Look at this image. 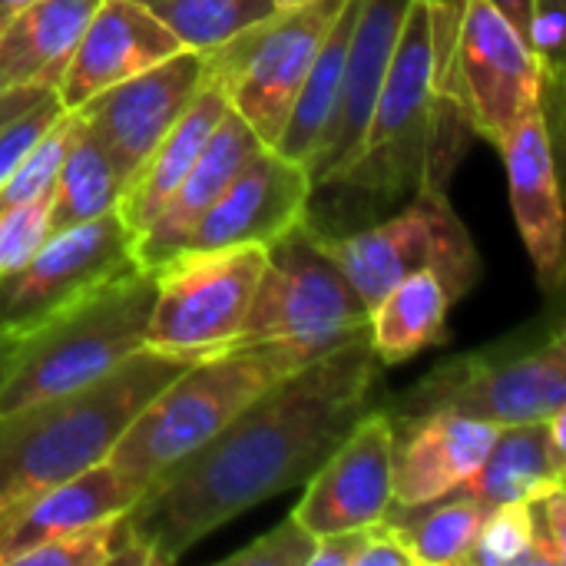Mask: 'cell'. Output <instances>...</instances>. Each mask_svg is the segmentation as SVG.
<instances>
[{
    "label": "cell",
    "mask_w": 566,
    "mask_h": 566,
    "mask_svg": "<svg viewBox=\"0 0 566 566\" xmlns=\"http://www.w3.org/2000/svg\"><path fill=\"white\" fill-rule=\"evenodd\" d=\"M315 551V534H308L302 527V521L295 514H289L279 527H272L269 534L255 537L249 547L235 551L226 557V564L232 566H308Z\"/></svg>",
    "instance_id": "35"
},
{
    "label": "cell",
    "mask_w": 566,
    "mask_h": 566,
    "mask_svg": "<svg viewBox=\"0 0 566 566\" xmlns=\"http://www.w3.org/2000/svg\"><path fill=\"white\" fill-rule=\"evenodd\" d=\"M497 153L504 156L514 222L537 269V282L547 295H554L564 282V202L547 113L537 109L521 119Z\"/></svg>",
    "instance_id": "19"
},
{
    "label": "cell",
    "mask_w": 566,
    "mask_h": 566,
    "mask_svg": "<svg viewBox=\"0 0 566 566\" xmlns=\"http://www.w3.org/2000/svg\"><path fill=\"white\" fill-rule=\"evenodd\" d=\"M342 7L345 0H308L292 10H275L206 53V83L226 96L229 109L262 146H275L302 80Z\"/></svg>",
    "instance_id": "9"
},
{
    "label": "cell",
    "mask_w": 566,
    "mask_h": 566,
    "mask_svg": "<svg viewBox=\"0 0 566 566\" xmlns=\"http://www.w3.org/2000/svg\"><path fill=\"white\" fill-rule=\"evenodd\" d=\"M136 3H143V7H153V3H159V0H136Z\"/></svg>",
    "instance_id": "43"
},
{
    "label": "cell",
    "mask_w": 566,
    "mask_h": 566,
    "mask_svg": "<svg viewBox=\"0 0 566 566\" xmlns=\"http://www.w3.org/2000/svg\"><path fill=\"white\" fill-rule=\"evenodd\" d=\"M315 358H322V352L285 338L232 345L206 355L129 421L106 461L133 484L146 488L169 464L216 438L272 385Z\"/></svg>",
    "instance_id": "4"
},
{
    "label": "cell",
    "mask_w": 566,
    "mask_h": 566,
    "mask_svg": "<svg viewBox=\"0 0 566 566\" xmlns=\"http://www.w3.org/2000/svg\"><path fill=\"white\" fill-rule=\"evenodd\" d=\"M136 269L143 265L133 255V232L116 209L50 232L17 272L0 279V338L20 342L43 322Z\"/></svg>",
    "instance_id": "12"
},
{
    "label": "cell",
    "mask_w": 566,
    "mask_h": 566,
    "mask_svg": "<svg viewBox=\"0 0 566 566\" xmlns=\"http://www.w3.org/2000/svg\"><path fill=\"white\" fill-rule=\"evenodd\" d=\"M103 0H33L0 30V90H56Z\"/></svg>",
    "instance_id": "22"
},
{
    "label": "cell",
    "mask_w": 566,
    "mask_h": 566,
    "mask_svg": "<svg viewBox=\"0 0 566 566\" xmlns=\"http://www.w3.org/2000/svg\"><path fill=\"white\" fill-rule=\"evenodd\" d=\"M179 50L182 43L176 33L149 7L136 0H103L56 83V96L63 109H76L90 96L169 60Z\"/></svg>",
    "instance_id": "17"
},
{
    "label": "cell",
    "mask_w": 566,
    "mask_h": 566,
    "mask_svg": "<svg viewBox=\"0 0 566 566\" xmlns=\"http://www.w3.org/2000/svg\"><path fill=\"white\" fill-rule=\"evenodd\" d=\"M521 33L527 30V20H531V10H534V0H491Z\"/></svg>",
    "instance_id": "38"
},
{
    "label": "cell",
    "mask_w": 566,
    "mask_h": 566,
    "mask_svg": "<svg viewBox=\"0 0 566 566\" xmlns=\"http://www.w3.org/2000/svg\"><path fill=\"white\" fill-rule=\"evenodd\" d=\"M441 86L461 106L474 136L501 146L521 119L544 109L547 83L524 33L491 3L461 0Z\"/></svg>",
    "instance_id": "11"
},
{
    "label": "cell",
    "mask_w": 566,
    "mask_h": 566,
    "mask_svg": "<svg viewBox=\"0 0 566 566\" xmlns=\"http://www.w3.org/2000/svg\"><path fill=\"white\" fill-rule=\"evenodd\" d=\"M365 332L368 305L325 252L312 219L265 245V269L235 345L285 338L328 355Z\"/></svg>",
    "instance_id": "6"
},
{
    "label": "cell",
    "mask_w": 566,
    "mask_h": 566,
    "mask_svg": "<svg viewBox=\"0 0 566 566\" xmlns=\"http://www.w3.org/2000/svg\"><path fill=\"white\" fill-rule=\"evenodd\" d=\"M119 196H123V179L116 166L109 163L99 139L76 116L70 146L50 186V232L113 212Z\"/></svg>",
    "instance_id": "27"
},
{
    "label": "cell",
    "mask_w": 566,
    "mask_h": 566,
    "mask_svg": "<svg viewBox=\"0 0 566 566\" xmlns=\"http://www.w3.org/2000/svg\"><path fill=\"white\" fill-rule=\"evenodd\" d=\"M50 235V192L0 216V279L17 272Z\"/></svg>",
    "instance_id": "33"
},
{
    "label": "cell",
    "mask_w": 566,
    "mask_h": 566,
    "mask_svg": "<svg viewBox=\"0 0 566 566\" xmlns=\"http://www.w3.org/2000/svg\"><path fill=\"white\" fill-rule=\"evenodd\" d=\"M451 295L431 272H415L395 282L371 308H368V342L385 368L405 365L424 348L444 345Z\"/></svg>",
    "instance_id": "25"
},
{
    "label": "cell",
    "mask_w": 566,
    "mask_h": 566,
    "mask_svg": "<svg viewBox=\"0 0 566 566\" xmlns=\"http://www.w3.org/2000/svg\"><path fill=\"white\" fill-rule=\"evenodd\" d=\"M368 332L285 375L216 438L153 478L123 514L146 566L182 560L222 524L302 488L381 391Z\"/></svg>",
    "instance_id": "1"
},
{
    "label": "cell",
    "mask_w": 566,
    "mask_h": 566,
    "mask_svg": "<svg viewBox=\"0 0 566 566\" xmlns=\"http://www.w3.org/2000/svg\"><path fill=\"white\" fill-rule=\"evenodd\" d=\"M391 504L415 507L458 491L488 458L497 424L461 415L391 418Z\"/></svg>",
    "instance_id": "18"
},
{
    "label": "cell",
    "mask_w": 566,
    "mask_h": 566,
    "mask_svg": "<svg viewBox=\"0 0 566 566\" xmlns=\"http://www.w3.org/2000/svg\"><path fill=\"white\" fill-rule=\"evenodd\" d=\"M312 196V176L298 163L262 146L202 216L186 249L272 245L308 219Z\"/></svg>",
    "instance_id": "15"
},
{
    "label": "cell",
    "mask_w": 566,
    "mask_h": 566,
    "mask_svg": "<svg viewBox=\"0 0 566 566\" xmlns=\"http://www.w3.org/2000/svg\"><path fill=\"white\" fill-rule=\"evenodd\" d=\"M534 3H557V7H566V0H534Z\"/></svg>",
    "instance_id": "42"
},
{
    "label": "cell",
    "mask_w": 566,
    "mask_h": 566,
    "mask_svg": "<svg viewBox=\"0 0 566 566\" xmlns=\"http://www.w3.org/2000/svg\"><path fill=\"white\" fill-rule=\"evenodd\" d=\"M355 566H415L411 551L401 544L398 531L381 517L361 527V547Z\"/></svg>",
    "instance_id": "37"
},
{
    "label": "cell",
    "mask_w": 566,
    "mask_h": 566,
    "mask_svg": "<svg viewBox=\"0 0 566 566\" xmlns=\"http://www.w3.org/2000/svg\"><path fill=\"white\" fill-rule=\"evenodd\" d=\"M484 507L451 491L438 501L415 504V507H388L385 521L398 531L401 544L411 551L415 566H464L471 557V547L478 541Z\"/></svg>",
    "instance_id": "28"
},
{
    "label": "cell",
    "mask_w": 566,
    "mask_h": 566,
    "mask_svg": "<svg viewBox=\"0 0 566 566\" xmlns=\"http://www.w3.org/2000/svg\"><path fill=\"white\" fill-rule=\"evenodd\" d=\"M279 10H292V7H302V3H308V0H272Z\"/></svg>",
    "instance_id": "41"
},
{
    "label": "cell",
    "mask_w": 566,
    "mask_h": 566,
    "mask_svg": "<svg viewBox=\"0 0 566 566\" xmlns=\"http://www.w3.org/2000/svg\"><path fill=\"white\" fill-rule=\"evenodd\" d=\"M153 295V269H136L13 342L0 378V418L93 385L143 352Z\"/></svg>",
    "instance_id": "5"
},
{
    "label": "cell",
    "mask_w": 566,
    "mask_h": 566,
    "mask_svg": "<svg viewBox=\"0 0 566 566\" xmlns=\"http://www.w3.org/2000/svg\"><path fill=\"white\" fill-rule=\"evenodd\" d=\"M139 494L143 488L119 474L109 461L40 491L0 524V566H13L27 551L53 537L126 514Z\"/></svg>",
    "instance_id": "21"
},
{
    "label": "cell",
    "mask_w": 566,
    "mask_h": 566,
    "mask_svg": "<svg viewBox=\"0 0 566 566\" xmlns=\"http://www.w3.org/2000/svg\"><path fill=\"white\" fill-rule=\"evenodd\" d=\"M322 232L325 252L345 272L352 289L371 308L395 282L431 272L448 289L451 302H461L481 282V255L478 245L454 212L448 189H421L411 206L395 219L375 222L361 232L328 235Z\"/></svg>",
    "instance_id": "7"
},
{
    "label": "cell",
    "mask_w": 566,
    "mask_h": 566,
    "mask_svg": "<svg viewBox=\"0 0 566 566\" xmlns=\"http://www.w3.org/2000/svg\"><path fill=\"white\" fill-rule=\"evenodd\" d=\"M560 408H566V342L564 332L554 328L531 352H471L451 358L381 411L391 418L444 411L511 428L547 421Z\"/></svg>",
    "instance_id": "8"
},
{
    "label": "cell",
    "mask_w": 566,
    "mask_h": 566,
    "mask_svg": "<svg viewBox=\"0 0 566 566\" xmlns=\"http://www.w3.org/2000/svg\"><path fill=\"white\" fill-rule=\"evenodd\" d=\"M391 507V421L375 405L305 481L292 511L315 537L381 521Z\"/></svg>",
    "instance_id": "14"
},
{
    "label": "cell",
    "mask_w": 566,
    "mask_h": 566,
    "mask_svg": "<svg viewBox=\"0 0 566 566\" xmlns=\"http://www.w3.org/2000/svg\"><path fill=\"white\" fill-rule=\"evenodd\" d=\"M566 484V458H557L544 421L501 428L481 468L458 488L484 511L497 504L531 501L551 488Z\"/></svg>",
    "instance_id": "26"
},
{
    "label": "cell",
    "mask_w": 566,
    "mask_h": 566,
    "mask_svg": "<svg viewBox=\"0 0 566 566\" xmlns=\"http://www.w3.org/2000/svg\"><path fill=\"white\" fill-rule=\"evenodd\" d=\"M73 126H76V116L63 113L50 126V133L30 149V156L0 182V216L23 206V202H30V199H36V196H43V192H50L53 176H56V169L63 163V153L70 146Z\"/></svg>",
    "instance_id": "30"
},
{
    "label": "cell",
    "mask_w": 566,
    "mask_h": 566,
    "mask_svg": "<svg viewBox=\"0 0 566 566\" xmlns=\"http://www.w3.org/2000/svg\"><path fill=\"white\" fill-rule=\"evenodd\" d=\"M531 507V566L566 564V484L527 501Z\"/></svg>",
    "instance_id": "36"
},
{
    "label": "cell",
    "mask_w": 566,
    "mask_h": 566,
    "mask_svg": "<svg viewBox=\"0 0 566 566\" xmlns=\"http://www.w3.org/2000/svg\"><path fill=\"white\" fill-rule=\"evenodd\" d=\"M226 113H229L226 96L212 83H202L192 106L176 119V126L159 139V146L143 159V166L123 186L116 212L126 222V229L133 232V239L169 202V196L176 192L182 176L192 169V163L199 159V153L206 149L209 136L216 133V126L222 123Z\"/></svg>",
    "instance_id": "23"
},
{
    "label": "cell",
    "mask_w": 566,
    "mask_h": 566,
    "mask_svg": "<svg viewBox=\"0 0 566 566\" xmlns=\"http://www.w3.org/2000/svg\"><path fill=\"white\" fill-rule=\"evenodd\" d=\"M30 3H33V0H0V30L7 27L10 17H17V13H20L23 7H30Z\"/></svg>",
    "instance_id": "39"
},
{
    "label": "cell",
    "mask_w": 566,
    "mask_h": 566,
    "mask_svg": "<svg viewBox=\"0 0 566 566\" xmlns=\"http://www.w3.org/2000/svg\"><path fill=\"white\" fill-rule=\"evenodd\" d=\"M262 149L259 136L229 109L216 133L209 136L206 149L192 163V169L182 176L169 202L159 209V216L133 239V255L143 269H156L169 255L182 252L202 222V216L212 209V202L222 196V189L232 182V176L245 166V159Z\"/></svg>",
    "instance_id": "20"
},
{
    "label": "cell",
    "mask_w": 566,
    "mask_h": 566,
    "mask_svg": "<svg viewBox=\"0 0 566 566\" xmlns=\"http://www.w3.org/2000/svg\"><path fill=\"white\" fill-rule=\"evenodd\" d=\"M355 13H358V0H345V7L338 10L335 23L328 27L305 80L302 90L292 103V113L275 139V153H282L285 159L298 163L305 172L315 166L328 129L335 123L338 113V99H342V83H345V56H348V40H352V27H355Z\"/></svg>",
    "instance_id": "24"
},
{
    "label": "cell",
    "mask_w": 566,
    "mask_h": 566,
    "mask_svg": "<svg viewBox=\"0 0 566 566\" xmlns=\"http://www.w3.org/2000/svg\"><path fill=\"white\" fill-rule=\"evenodd\" d=\"M192 361L136 352L76 391L0 418V524L40 491L106 461L129 421Z\"/></svg>",
    "instance_id": "3"
},
{
    "label": "cell",
    "mask_w": 566,
    "mask_h": 566,
    "mask_svg": "<svg viewBox=\"0 0 566 566\" xmlns=\"http://www.w3.org/2000/svg\"><path fill=\"white\" fill-rule=\"evenodd\" d=\"M262 269L265 245L182 249L159 262L146 348L189 361L232 348Z\"/></svg>",
    "instance_id": "10"
},
{
    "label": "cell",
    "mask_w": 566,
    "mask_h": 566,
    "mask_svg": "<svg viewBox=\"0 0 566 566\" xmlns=\"http://www.w3.org/2000/svg\"><path fill=\"white\" fill-rule=\"evenodd\" d=\"M10 348H13V342H7V338H0V378H3V368H7V358H10Z\"/></svg>",
    "instance_id": "40"
},
{
    "label": "cell",
    "mask_w": 566,
    "mask_h": 566,
    "mask_svg": "<svg viewBox=\"0 0 566 566\" xmlns=\"http://www.w3.org/2000/svg\"><path fill=\"white\" fill-rule=\"evenodd\" d=\"M438 3H461V0H438Z\"/></svg>",
    "instance_id": "44"
},
{
    "label": "cell",
    "mask_w": 566,
    "mask_h": 566,
    "mask_svg": "<svg viewBox=\"0 0 566 566\" xmlns=\"http://www.w3.org/2000/svg\"><path fill=\"white\" fill-rule=\"evenodd\" d=\"M468 566H531V507H527V501L497 504L484 514Z\"/></svg>",
    "instance_id": "31"
},
{
    "label": "cell",
    "mask_w": 566,
    "mask_h": 566,
    "mask_svg": "<svg viewBox=\"0 0 566 566\" xmlns=\"http://www.w3.org/2000/svg\"><path fill=\"white\" fill-rule=\"evenodd\" d=\"M202 83L206 53L179 50L169 60L90 96L83 106L70 113H76L80 123L99 139L126 186L133 172L143 166V159L192 106Z\"/></svg>",
    "instance_id": "13"
},
{
    "label": "cell",
    "mask_w": 566,
    "mask_h": 566,
    "mask_svg": "<svg viewBox=\"0 0 566 566\" xmlns=\"http://www.w3.org/2000/svg\"><path fill=\"white\" fill-rule=\"evenodd\" d=\"M70 109H63L56 90L43 93L33 106H27L23 113H17L13 119H7L0 126V182L30 156V149L50 133V126Z\"/></svg>",
    "instance_id": "34"
},
{
    "label": "cell",
    "mask_w": 566,
    "mask_h": 566,
    "mask_svg": "<svg viewBox=\"0 0 566 566\" xmlns=\"http://www.w3.org/2000/svg\"><path fill=\"white\" fill-rule=\"evenodd\" d=\"M149 10L176 33L182 50L212 53L279 7L272 0H159Z\"/></svg>",
    "instance_id": "29"
},
{
    "label": "cell",
    "mask_w": 566,
    "mask_h": 566,
    "mask_svg": "<svg viewBox=\"0 0 566 566\" xmlns=\"http://www.w3.org/2000/svg\"><path fill=\"white\" fill-rule=\"evenodd\" d=\"M123 534V514L93 527L53 537L27 551L13 566H113V554Z\"/></svg>",
    "instance_id": "32"
},
{
    "label": "cell",
    "mask_w": 566,
    "mask_h": 566,
    "mask_svg": "<svg viewBox=\"0 0 566 566\" xmlns=\"http://www.w3.org/2000/svg\"><path fill=\"white\" fill-rule=\"evenodd\" d=\"M408 10H411V0H358L348 56H345V83H342L338 113L315 166L308 169L312 189L335 186L342 172L352 166V159L358 156L368 116L388 76Z\"/></svg>",
    "instance_id": "16"
},
{
    "label": "cell",
    "mask_w": 566,
    "mask_h": 566,
    "mask_svg": "<svg viewBox=\"0 0 566 566\" xmlns=\"http://www.w3.org/2000/svg\"><path fill=\"white\" fill-rule=\"evenodd\" d=\"M468 133L461 106L441 86L431 0H411L358 156L335 186L381 206L421 189H448Z\"/></svg>",
    "instance_id": "2"
}]
</instances>
